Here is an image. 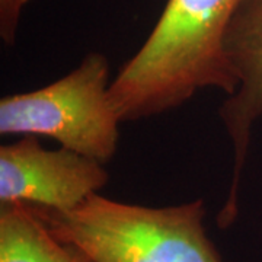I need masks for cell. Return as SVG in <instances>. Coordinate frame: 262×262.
<instances>
[{
  "mask_svg": "<svg viewBox=\"0 0 262 262\" xmlns=\"http://www.w3.org/2000/svg\"><path fill=\"white\" fill-rule=\"evenodd\" d=\"M244 0H168L139 51L110 86L121 121L159 115L206 88L234 94L226 37Z\"/></svg>",
  "mask_w": 262,
  "mask_h": 262,
  "instance_id": "cell-1",
  "label": "cell"
},
{
  "mask_svg": "<svg viewBox=\"0 0 262 262\" xmlns=\"http://www.w3.org/2000/svg\"><path fill=\"white\" fill-rule=\"evenodd\" d=\"M32 208L92 262H222L207 236L203 200L144 207L95 194L70 211Z\"/></svg>",
  "mask_w": 262,
  "mask_h": 262,
  "instance_id": "cell-2",
  "label": "cell"
},
{
  "mask_svg": "<svg viewBox=\"0 0 262 262\" xmlns=\"http://www.w3.org/2000/svg\"><path fill=\"white\" fill-rule=\"evenodd\" d=\"M110 66L91 53L69 75L37 91L0 101V133L46 136L99 162L117 151L121 118L110 96Z\"/></svg>",
  "mask_w": 262,
  "mask_h": 262,
  "instance_id": "cell-3",
  "label": "cell"
},
{
  "mask_svg": "<svg viewBox=\"0 0 262 262\" xmlns=\"http://www.w3.org/2000/svg\"><path fill=\"white\" fill-rule=\"evenodd\" d=\"M108 182L102 162L60 147L48 150L35 136L0 147V203L70 211Z\"/></svg>",
  "mask_w": 262,
  "mask_h": 262,
  "instance_id": "cell-4",
  "label": "cell"
},
{
  "mask_svg": "<svg viewBox=\"0 0 262 262\" xmlns=\"http://www.w3.org/2000/svg\"><path fill=\"white\" fill-rule=\"evenodd\" d=\"M226 56L237 80V89L220 108V118L234 150L232 185L219 217L223 227L232 225L237 215L239 184L251 131L262 114V0L241 3L227 31Z\"/></svg>",
  "mask_w": 262,
  "mask_h": 262,
  "instance_id": "cell-5",
  "label": "cell"
},
{
  "mask_svg": "<svg viewBox=\"0 0 262 262\" xmlns=\"http://www.w3.org/2000/svg\"><path fill=\"white\" fill-rule=\"evenodd\" d=\"M0 262H92L60 241L32 207L15 203L0 208Z\"/></svg>",
  "mask_w": 262,
  "mask_h": 262,
  "instance_id": "cell-6",
  "label": "cell"
},
{
  "mask_svg": "<svg viewBox=\"0 0 262 262\" xmlns=\"http://www.w3.org/2000/svg\"><path fill=\"white\" fill-rule=\"evenodd\" d=\"M29 2L32 0H0V37L5 42H15L22 10Z\"/></svg>",
  "mask_w": 262,
  "mask_h": 262,
  "instance_id": "cell-7",
  "label": "cell"
}]
</instances>
